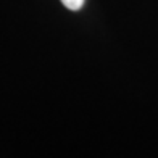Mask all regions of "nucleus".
<instances>
[{"instance_id": "obj_1", "label": "nucleus", "mask_w": 158, "mask_h": 158, "mask_svg": "<svg viewBox=\"0 0 158 158\" xmlns=\"http://www.w3.org/2000/svg\"><path fill=\"white\" fill-rule=\"evenodd\" d=\"M85 0H61V3L66 6L68 10H81Z\"/></svg>"}]
</instances>
